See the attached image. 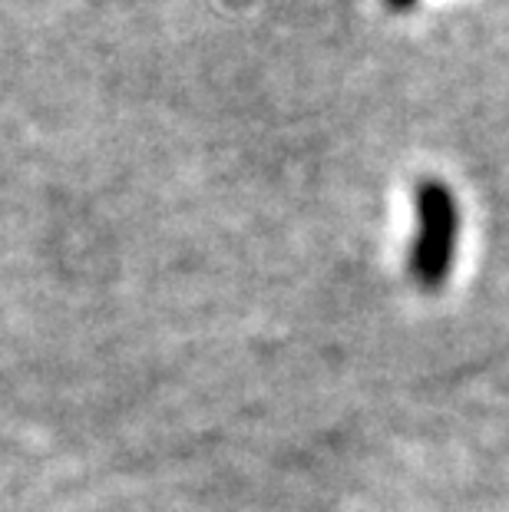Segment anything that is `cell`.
<instances>
[{"label": "cell", "instance_id": "7a4b0ae2", "mask_svg": "<svg viewBox=\"0 0 509 512\" xmlns=\"http://www.w3.org/2000/svg\"><path fill=\"white\" fill-rule=\"evenodd\" d=\"M420 0H387V7L394 10V14H407V10H414Z\"/></svg>", "mask_w": 509, "mask_h": 512}, {"label": "cell", "instance_id": "6da1fadb", "mask_svg": "<svg viewBox=\"0 0 509 512\" xmlns=\"http://www.w3.org/2000/svg\"><path fill=\"white\" fill-rule=\"evenodd\" d=\"M417 232L410 245V275L424 291L447 285L460 245V205L447 182L424 179L414 192Z\"/></svg>", "mask_w": 509, "mask_h": 512}]
</instances>
